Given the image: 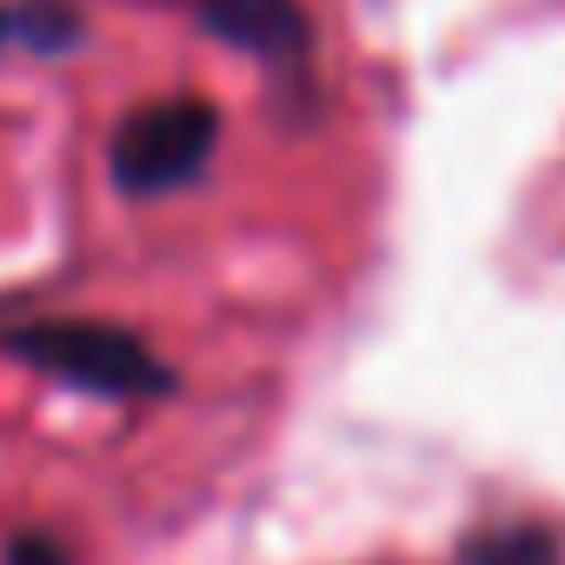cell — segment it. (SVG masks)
I'll use <instances>...</instances> for the list:
<instances>
[{
  "mask_svg": "<svg viewBox=\"0 0 565 565\" xmlns=\"http://www.w3.org/2000/svg\"><path fill=\"white\" fill-rule=\"evenodd\" d=\"M466 565H558V539L539 525H486L459 545Z\"/></svg>",
  "mask_w": 565,
  "mask_h": 565,
  "instance_id": "277c9868",
  "label": "cell"
},
{
  "mask_svg": "<svg viewBox=\"0 0 565 565\" xmlns=\"http://www.w3.org/2000/svg\"><path fill=\"white\" fill-rule=\"evenodd\" d=\"M0 353H14L21 366L81 386L94 399H153L173 393V373L160 366V353L127 333V327H100V320H41V327H14L0 340Z\"/></svg>",
  "mask_w": 565,
  "mask_h": 565,
  "instance_id": "6da1fadb",
  "label": "cell"
},
{
  "mask_svg": "<svg viewBox=\"0 0 565 565\" xmlns=\"http://www.w3.org/2000/svg\"><path fill=\"white\" fill-rule=\"evenodd\" d=\"M81 34V21L74 14H61L54 0H34V8H21L14 14V41H28V47H67Z\"/></svg>",
  "mask_w": 565,
  "mask_h": 565,
  "instance_id": "5b68a950",
  "label": "cell"
},
{
  "mask_svg": "<svg viewBox=\"0 0 565 565\" xmlns=\"http://www.w3.org/2000/svg\"><path fill=\"white\" fill-rule=\"evenodd\" d=\"M8 565H67V552H61V545H41V539H21V545L8 552Z\"/></svg>",
  "mask_w": 565,
  "mask_h": 565,
  "instance_id": "8992f818",
  "label": "cell"
},
{
  "mask_svg": "<svg viewBox=\"0 0 565 565\" xmlns=\"http://www.w3.org/2000/svg\"><path fill=\"white\" fill-rule=\"evenodd\" d=\"M213 140H220V114L206 100H186V94L180 100H153V107L120 120V134H114V180H120V193H140V200L173 193V186L206 173Z\"/></svg>",
  "mask_w": 565,
  "mask_h": 565,
  "instance_id": "7a4b0ae2",
  "label": "cell"
},
{
  "mask_svg": "<svg viewBox=\"0 0 565 565\" xmlns=\"http://www.w3.org/2000/svg\"><path fill=\"white\" fill-rule=\"evenodd\" d=\"M8 41H14V14H8V8H0V47H8Z\"/></svg>",
  "mask_w": 565,
  "mask_h": 565,
  "instance_id": "52a82bcc",
  "label": "cell"
},
{
  "mask_svg": "<svg viewBox=\"0 0 565 565\" xmlns=\"http://www.w3.org/2000/svg\"><path fill=\"white\" fill-rule=\"evenodd\" d=\"M200 21L239 47V54H259V61H294L307 47V14L300 0H200Z\"/></svg>",
  "mask_w": 565,
  "mask_h": 565,
  "instance_id": "3957f363",
  "label": "cell"
}]
</instances>
